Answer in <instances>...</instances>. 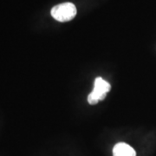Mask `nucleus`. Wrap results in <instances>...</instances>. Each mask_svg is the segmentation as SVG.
<instances>
[{"instance_id":"nucleus-1","label":"nucleus","mask_w":156,"mask_h":156,"mask_svg":"<svg viewBox=\"0 0 156 156\" xmlns=\"http://www.w3.org/2000/svg\"><path fill=\"white\" fill-rule=\"evenodd\" d=\"M76 8L72 3H62L51 9V16L58 22H68L76 15Z\"/></svg>"},{"instance_id":"nucleus-2","label":"nucleus","mask_w":156,"mask_h":156,"mask_svg":"<svg viewBox=\"0 0 156 156\" xmlns=\"http://www.w3.org/2000/svg\"><path fill=\"white\" fill-rule=\"evenodd\" d=\"M111 86L101 77H96L94 83V89L88 96V101L90 105H95L98 101L105 99L107 93L110 90Z\"/></svg>"},{"instance_id":"nucleus-3","label":"nucleus","mask_w":156,"mask_h":156,"mask_svg":"<svg viewBox=\"0 0 156 156\" xmlns=\"http://www.w3.org/2000/svg\"><path fill=\"white\" fill-rule=\"evenodd\" d=\"M113 156H136L134 148L125 142H119L113 148Z\"/></svg>"}]
</instances>
